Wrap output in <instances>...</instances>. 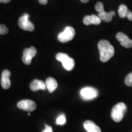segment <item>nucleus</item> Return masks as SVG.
<instances>
[{
	"mask_svg": "<svg viewBox=\"0 0 132 132\" xmlns=\"http://www.w3.org/2000/svg\"><path fill=\"white\" fill-rule=\"evenodd\" d=\"M98 48L100 52V59L102 62L108 61L114 54V48L108 40H100L98 44Z\"/></svg>",
	"mask_w": 132,
	"mask_h": 132,
	"instance_id": "f257e3e1",
	"label": "nucleus"
},
{
	"mask_svg": "<svg viewBox=\"0 0 132 132\" xmlns=\"http://www.w3.org/2000/svg\"><path fill=\"white\" fill-rule=\"evenodd\" d=\"M127 111V106L123 102H120L116 105L112 109L111 116L114 121L119 122L122 120Z\"/></svg>",
	"mask_w": 132,
	"mask_h": 132,
	"instance_id": "f03ea898",
	"label": "nucleus"
},
{
	"mask_svg": "<svg viewBox=\"0 0 132 132\" xmlns=\"http://www.w3.org/2000/svg\"><path fill=\"white\" fill-rule=\"evenodd\" d=\"M56 58L57 61L62 62V66L65 70L68 71L73 70L75 66V61L73 58L69 57L67 54L64 53H59L56 56Z\"/></svg>",
	"mask_w": 132,
	"mask_h": 132,
	"instance_id": "7ed1b4c3",
	"label": "nucleus"
},
{
	"mask_svg": "<svg viewBox=\"0 0 132 132\" xmlns=\"http://www.w3.org/2000/svg\"><path fill=\"white\" fill-rule=\"evenodd\" d=\"M75 35V31L73 28L71 26L66 27L63 32H61L57 36L58 40L61 42L66 43L72 40Z\"/></svg>",
	"mask_w": 132,
	"mask_h": 132,
	"instance_id": "20e7f679",
	"label": "nucleus"
},
{
	"mask_svg": "<svg viewBox=\"0 0 132 132\" xmlns=\"http://www.w3.org/2000/svg\"><path fill=\"white\" fill-rule=\"evenodd\" d=\"M98 92L96 89L92 87H83L80 90V95L85 100H90L98 96Z\"/></svg>",
	"mask_w": 132,
	"mask_h": 132,
	"instance_id": "39448f33",
	"label": "nucleus"
},
{
	"mask_svg": "<svg viewBox=\"0 0 132 132\" xmlns=\"http://www.w3.org/2000/svg\"><path fill=\"white\" fill-rule=\"evenodd\" d=\"M29 15L28 14H24L19 19L18 24H19L20 28H21L23 30L31 32L34 30V25L32 23L29 21Z\"/></svg>",
	"mask_w": 132,
	"mask_h": 132,
	"instance_id": "423d86ee",
	"label": "nucleus"
},
{
	"mask_svg": "<svg viewBox=\"0 0 132 132\" xmlns=\"http://www.w3.org/2000/svg\"><path fill=\"white\" fill-rule=\"evenodd\" d=\"M36 54H37V50L35 47H31L29 48L24 49L23 53L22 61L26 65H29L32 59L35 56Z\"/></svg>",
	"mask_w": 132,
	"mask_h": 132,
	"instance_id": "0eeeda50",
	"label": "nucleus"
},
{
	"mask_svg": "<svg viewBox=\"0 0 132 132\" xmlns=\"http://www.w3.org/2000/svg\"><path fill=\"white\" fill-rule=\"evenodd\" d=\"M18 108L28 112L34 111L36 108L35 102L31 100H23L20 101L17 103Z\"/></svg>",
	"mask_w": 132,
	"mask_h": 132,
	"instance_id": "6e6552de",
	"label": "nucleus"
},
{
	"mask_svg": "<svg viewBox=\"0 0 132 132\" xmlns=\"http://www.w3.org/2000/svg\"><path fill=\"white\" fill-rule=\"evenodd\" d=\"M116 39L120 42V45L126 48L132 47V40L123 32H119L116 34Z\"/></svg>",
	"mask_w": 132,
	"mask_h": 132,
	"instance_id": "1a4fd4ad",
	"label": "nucleus"
},
{
	"mask_svg": "<svg viewBox=\"0 0 132 132\" xmlns=\"http://www.w3.org/2000/svg\"><path fill=\"white\" fill-rule=\"evenodd\" d=\"M10 76H11V72L9 70H4L3 72L1 75V86L4 89H8L11 87V82L10 80Z\"/></svg>",
	"mask_w": 132,
	"mask_h": 132,
	"instance_id": "9d476101",
	"label": "nucleus"
},
{
	"mask_svg": "<svg viewBox=\"0 0 132 132\" xmlns=\"http://www.w3.org/2000/svg\"><path fill=\"white\" fill-rule=\"evenodd\" d=\"M102 20L98 16L92 15H86L83 19V23L85 25H90V24H100L101 23Z\"/></svg>",
	"mask_w": 132,
	"mask_h": 132,
	"instance_id": "9b49d317",
	"label": "nucleus"
},
{
	"mask_svg": "<svg viewBox=\"0 0 132 132\" xmlns=\"http://www.w3.org/2000/svg\"><path fill=\"white\" fill-rule=\"evenodd\" d=\"M83 126L87 132H102L100 127L91 120L85 121Z\"/></svg>",
	"mask_w": 132,
	"mask_h": 132,
	"instance_id": "f8f14e48",
	"label": "nucleus"
},
{
	"mask_svg": "<svg viewBox=\"0 0 132 132\" xmlns=\"http://www.w3.org/2000/svg\"><path fill=\"white\" fill-rule=\"evenodd\" d=\"M30 89L32 91H37L38 90H45L47 89L45 82L43 81L39 80H34L31 82L30 85Z\"/></svg>",
	"mask_w": 132,
	"mask_h": 132,
	"instance_id": "ddd939ff",
	"label": "nucleus"
},
{
	"mask_svg": "<svg viewBox=\"0 0 132 132\" xmlns=\"http://www.w3.org/2000/svg\"><path fill=\"white\" fill-rule=\"evenodd\" d=\"M46 86L50 92H53L57 87V82L55 79L52 77H49L45 82Z\"/></svg>",
	"mask_w": 132,
	"mask_h": 132,
	"instance_id": "4468645a",
	"label": "nucleus"
},
{
	"mask_svg": "<svg viewBox=\"0 0 132 132\" xmlns=\"http://www.w3.org/2000/svg\"><path fill=\"white\" fill-rule=\"evenodd\" d=\"M116 15V12L114 11H111L110 12H106L105 11L100 12L98 14V16L102 20L105 22H110L113 19V16Z\"/></svg>",
	"mask_w": 132,
	"mask_h": 132,
	"instance_id": "2eb2a0df",
	"label": "nucleus"
},
{
	"mask_svg": "<svg viewBox=\"0 0 132 132\" xmlns=\"http://www.w3.org/2000/svg\"><path fill=\"white\" fill-rule=\"evenodd\" d=\"M128 12H129V11H128V7H127L124 4L120 5L119 7V9H118V13H119V15L120 18L124 19V18L127 17V16Z\"/></svg>",
	"mask_w": 132,
	"mask_h": 132,
	"instance_id": "dca6fc26",
	"label": "nucleus"
},
{
	"mask_svg": "<svg viewBox=\"0 0 132 132\" xmlns=\"http://www.w3.org/2000/svg\"><path fill=\"white\" fill-rule=\"evenodd\" d=\"M66 123V118L65 115L64 114H61L58 118H57L56 123L59 125H63Z\"/></svg>",
	"mask_w": 132,
	"mask_h": 132,
	"instance_id": "f3484780",
	"label": "nucleus"
},
{
	"mask_svg": "<svg viewBox=\"0 0 132 132\" xmlns=\"http://www.w3.org/2000/svg\"><path fill=\"white\" fill-rule=\"evenodd\" d=\"M95 10H96L98 13L102 12H103V11H105V10H104L103 4L102 2L97 3V4H95Z\"/></svg>",
	"mask_w": 132,
	"mask_h": 132,
	"instance_id": "a211bd4d",
	"label": "nucleus"
},
{
	"mask_svg": "<svg viewBox=\"0 0 132 132\" xmlns=\"http://www.w3.org/2000/svg\"><path fill=\"white\" fill-rule=\"evenodd\" d=\"M125 83L128 86H132V72L127 76L125 80Z\"/></svg>",
	"mask_w": 132,
	"mask_h": 132,
	"instance_id": "6ab92c4d",
	"label": "nucleus"
},
{
	"mask_svg": "<svg viewBox=\"0 0 132 132\" xmlns=\"http://www.w3.org/2000/svg\"><path fill=\"white\" fill-rule=\"evenodd\" d=\"M9 32V29L4 24H0V34L1 35H4V34H7Z\"/></svg>",
	"mask_w": 132,
	"mask_h": 132,
	"instance_id": "aec40b11",
	"label": "nucleus"
},
{
	"mask_svg": "<svg viewBox=\"0 0 132 132\" xmlns=\"http://www.w3.org/2000/svg\"><path fill=\"white\" fill-rule=\"evenodd\" d=\"M42 132H53V129L52 127L48 125H45V128L43 130Z\"/></svg>",
	"mask_w": 132,
	"mask_h": 132,
	"instance_id": "412c9836",
	"label": "nucleus"
},
{
	"mask_svg": "<svg viewBox=\"0 0 132 132\" xmlns=\"http://www.w3.org/2000/svg\"><path fill=\"white\" fill-rule=\"evenodd\" d=\"M127 19L129 20L130 21H132V12H130V11H129L128 13V15H127Z\"/></svg>",
	"mask_w": 132,
	"mask_h": 132,
	"instance_id": "4be33fe9",
	"label": "nucleus"
},
{
	"mask_svg": "<svg viewBox=\"0 0 132 132\" xmlns=\"http://www.w3.org/2000/svg\"><path fill=\"white\" fill-rule=\"evenodd\" d=\"M38 1H39V2L40 4H42V5L46 4L48 2L47 0H38Z\"/></svg>",
	"mask_w": 132,
	"mask_h": 132,
	"instance_id": "5701e85b",
	"label": "nucleus"
},
{
	"mask_svg": "<svg viewBox=\"0 0 132 132\" xmlns=\"http://www.w3.org/2000/svg\"><path fill=\"white\" fill-rule=\"evenodd\" d=\"M11 0H0V3H8L11 1Z\"/></svg>",
	"mask_w": 132,
	"mask_h": 132,
	"instance_id": "b1692460",
	"label": "nucleus"
},
{
	"mask_svg": "<svg viewBox=\"0 0 132 132\" xmlns=\"http://www.w3.org/2000/svg\"><path fill=\"white\" fill-rule=\"evenodd\" d=\"M80 1H81L82 3H86L88 2V1H89V0H80Z\"/></svg>",
	"mask_w": 132,
	"mask_h": 132,
	"instance_id": "393cba45",
	"label": "nucleus"
},
{
	"mask_svg": "<svg viewBox=\"0 0 132 132\" xmlns=\"http://www.w3.org/2000/svg\"><path fill=\"white\" fill-rule=\"evenodd\" d=\"M28 114V116H30V115H31V114H30V113H29Z\"/></svg>",
	"mask_w": 132,
	"mask_h": 132,
	"instance_id": "a878e982",
	"label": "nucleus"
}]
</instances>
